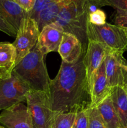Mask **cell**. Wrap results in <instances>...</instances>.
<instances>
[{
	"instance_id": "6da1fadb",
	"label": "cell",
	"mask_w": 127,
	"mask_h": 128,
	"mask_svg": "<svg viewBox=\"0 0 127 128\" xmlns=\"http://www.w3.org/2000/svg\"><path fill=\"white\" fill-rule=\"evenodd\" d=\"M82 55L77 62L62 61L57 76L50 80L51 108L55 112H77L90 108L91 95Z\"/></svg>"
},
{
	"instance_id": "7a4b0ae2",
	"label": "cell",
	"mask_w": 127,
	"mask_h": 128,
	"mask_svg": "<svg viewBox=\"0 0 127 128\" xmlns=\"http://www.w3.org/2000/svg\"><path fill=\"white\" fill-rule=\"evenodd\" d=\"M90 4L98 9L108 6L107 0H71L60 11L54 22L61 26L65 32L75 35L84 49L88 45L87 27Z\"/></svg>"
},
{
	"instance_id": "3957f363",
	"label": "cell",
	"mask_w": 127,
	"mask_h": 128,
	"mask_svg": "<svg viewBox=\"0 0 127 128\" xmlns=\"http://www.w3.org/2000/svg\"><path fill=\"white\" fill-rule=\"evenodd\" d=\"M44 59L45 55L36 44L32 51L15 66L12 72L31 90L49 93L51 79Z\"/></svg>"
},
{
	"instance_id": "277c9868",
	"label": "cell",
	"mask_w": 127,
	"mask_h": 128,
	"mask_svg": "<svg viewBox=\"0 0 127 128\" xmlns=\"http://www.w3.org/2000/svg\"><path fill=\"white\" fill-rule=\"evenodd\" d=\"M87 35L88 40L96 41L108 51L123 54L127 51V30L115 24L105 22L94 25L88 21Z\"/></svg>"
},
{
	"instance_id": "5b68a950",
	"label": "cell",
	"mask_w": 127,
	"mask_h": 128,
	"mask_svg": "<svg viewBox=\"0 0 127 128\" xmlns=\"http://www.w3.org/2000/svg\"><path fill=\"white\" fill-rule=\"evenodd\" d=\"M26 102L34 128H51L57 112L52 110L49 93L30 90L26 95Z\"/></svg>"
},
{
	"instance_id": "8992f818",
	"label": "cell",
	"mask_w": 127,
	"mask_h": 128,
	"mask_svg": "<svg viewBox=\"0 0 127 128\" xmlns=\"http://www.w3.org/2000/svg\"><path fill=\"white\" fill-rule=\"evenodd\" d=\"M39 34L38 24L34 20L27 17L22 20L12 43L16 51V66L34 48Z\"/></svg>"
},
{
	"instance_id": "52a82bcc",
	"label": "cell",
	"mask_w": 127,
	"mask_h": 128,
	"mask_svg": "<svg viewBox=\"0 0 127 128\" xmlns=\"http://www.w3.org/2000/svg\"><path fill=\"white\" fill-rule=\"evenodd\" d=\"M30 90L13 72L9 78L0 79V111L26 102V95Z\"/></svg>"
},
{
	"instance_id": "ba28073f",
	"label": "cell",
	"mask_w": 127,
	"mask_h": 128,
	"mask_svg": "<svg viewBox=\"0 0 127 128\" xmlns=\"http://www.w3.org/2000/svg\"><path fill=\"white\" fill-rule=\"evenodd\" d=\"M108 51L105 46L99 42L91 40L88 41V45L83 61L90 95L96 72L104 60Z\"/></svg>"
},
{
	"instance_id": "9c48e42d",
	"label": "cell",
	"mask_w": 127,
	"mask_h": 128,
	"mask_svg": "<svg viewBox=\"0 0 127 128\" xmlns=\"http://www.w3.org/2000/svg\"><path fill=\"white\" fill-rule=\"evenodd\" d=\"M125 61L122 53L107 51L105 58V72L110 88L115 86L125 87L127 85V73L123 67Z\"/></svg>"
},
{
	"instance_id": "30bf717a",
	"label": "cell",
	"mask_w": 127,
	"mask_h": 128,
	"mask_svg": "<svg viewBox=\"0 0 127 128\" xmlns=\"http://www.w3.org/2000/svg\"><path fill=\"white\" fill-rule=\"evenodd\" d=\"M0 124L5 128H34L27 106L22 102L3 110L0 114Z\"/></svg>"
},
{
	"instance_id": "8fae6325",
	"label": "cell",
	"mask_w": 127,
	"mask_h": 128,
	"mask_svg": "<svg viewBox=\"0 0 127 128\" xmlns=\"http://www.w3.org/2000/svg\"><path fill=\"white\" fill-rule=\"evenodd\" d=\"M64 31L54 22L45 26L40 31L37 44L46 56L51 52L58 51Z\"/></svg>"
},
{
	"instance_id": "7c38bea8",
	"label": "cell",
	"mask_w": 127,
	"mask_h": 128,
	"mask_svg": "<svg viewBox=\"0 0 127 128\" xmlns=\"http://www.w3.org/2000/svg\"><path fill=\"white\" fill-rule=\"evenodd\" d=\"M57 52L62 61L68 64H74L83 55V46L75 35L64 32Z\"/></svg>"
},
{
	"instance_id": "4fadbf2b",
	"label": "cell",
	"mask_w": 127,
	"mask_h": 128,
	"mask_svg": "<svg viewBox=\"0 0 127 128\" xmlns=\"http://www.w3.org/2000/svg\"><path fill=\"white\" fill-rule=\"evenodd\" d=\"M111 88L107 81L105 72V59L96 72L91 91L90 108L97 107L110 96Z\"/></svg>"
},
{
	"instance_id": "5bb4252c",
	"label": "cell",
	"mask_w": 127,
	"mask_h": 128,
	"mask_svg": "<svg viewBox=\"0 0 127 128\" xmlns=\"http://www.w3.org/2000/svg\"><path fill=\"white\" fill-rule=\"evenodd\" d=\"M0 14L17 32L22 20L29 17L28 12L14 0H0Z\"/></svg>"
},
{
	"instance_id": "9a60e30c",
	"label": "cell",
	"mask_w": 127,
	"mask_h": 128,
	"mask_svg": "<svg viewBox=\"0 0 127 128\" xmlns=\"http://www.w3.org/2000/svg\"><path fill=\"white\" fill-rule=\"evenodd\" d=\"M16 51L12 43L0 42V79L11 76L16 66Z\"/></svg>"
},
{
	"instance_id": "2e32d148",
	"label": "cell",
	"mask_w": 127,
	"mask_h": 128,
	"mask_svg": "<svg viewBox=\"0 0 127 128\" xmlns=\"http://www.w3.org/2000/svg\"><path fill=\"white\" fill-rule=\"evenodd\" d=\"M110 96L122 128H127V91L123 86L111 88Z\"/></svg>"
},
{
	"instance_id": "e0dca14e",
	"label": "cell",
	"mask_w": 127,
	"mask_h": 128,
	"mask_svg": "<svg viewBox=\"0 0 127 128\" xmlns=\"http://www.w3.org/2000/svg\"><path fill=\"white\" fill-rule=\"evenodd\" d=\"M71 0H52L46 5L37 16V22L40 31L46 25L55 21L62 9Z\"/></svg>"
},
{
	"instance_id": "ac0fdd59",
	"label": "cell",
	"mask_w": 127,
	"mask_h": 128,
	"mask_svg": "<svg viewBox=\"0 0 127 128\" xmlns=\"http://www.w3.org/2000/svg\"><path fill=\"white\" fill-rule=\"evenodd\" d=\"M97 108L100 116L108 128H122L120 119L112 104L110 96H108L99 104Z\"/></svg>"
},
{
	"instance_id": "d6986e66",
	"label": "cell",
	"mask_w": 127,
	"mask_h": 128,
	"mask_svg": "<svg viewBox=\"0 0 127 128\" xmlns=\"http://www.w3.org/2000/svg\"><path fill=\"white\" fill-rule=\"evenodd\" d=\"M75 115V112H57L51 128H72Z\"/></svg>"
},
{
	"instance_id": "ffe728a7",
	"label": "cell",
	"mask_w": 127,
	"mask_h": 128,
	"mask_svg": "<svg viewBox=\"0 0 127 128\" xmlns=\"http://www.w3.org/2000/svg\"><path fill=\"white\" fill-rule=\"evenodd\" d=\"M88 128H108L100 116L96 108H90L87 110Z\"/></svg>"
},
{
	"instance_id": "44dd1931",
	"label": "cell",
	"mask_w": 127,
	"mask_h": 128,
	"mask_svg": "<svg viewBox=\"0 0 127 128\" xmlns=\"http://www.w3.org/2000/svg\"><path fill=\"white\" fill-rule=\"evenodd\" d=\"M87 110H82L76 112L75 118L72 128H88V120Z\"/></svg>"
},
{
	"instance_id": "7402d4cb",
	"label": "cell",
	"mask_w": 127,
	"mask_h": 128,
	"mask_svg": "<svg viewBox=\"0 0 127 128\" xmlns=\"http://www.w3.org/2000/svg\"><path fill=\"white\" fill-rule=\"evenodd\" d=\"M88 21L94 25H102L106 22V14L103 10L98 9L88 14Z\"/></svg>"
},
{
	"instance_id": "603a6c76",
	"label": "cell",
	"mask_w": 127,
	"mask_h": 128,
	"mask_svg": "<svg viewBox=\"0 0 127 128\" xmlns=\"http://www.w3.org/2000/svg\"><path fill=\"white\" fill-rule=\"evenodd\" d=\"M52 0H36V4L31 12H28V16L31 18L33 19L36 21L37 19L39 14L40 13L42 9L46 6L47 4H48Z\"/></svg>"
},
{
	"instance_id": "cb8c5ba5",
	"label": "cell",
	"mask_w": 127,
	"mask_h": 128,
	"mask_svg": "<svg viewBox=\"0 0 127 128\" xmlns=\"http://www.w3.org/2000/svg\"><path fill=\"white\" fill-rule=\"evenodd\" d=\"M0 31L11 37H16L17 34V31L10 24H9L1 14H0Z\"/></svg>"
},
{
	"instance_id": "d4e9b609",
	"label": "cell",
	"mask_w": 127,
	"mask_h": 128,
	"mask_svg": "<svg viewBox=\"0 0 127 128\" xmlns=\"http://www.w3.org/2000/svg\"><path fill=\"white\" fill-rule=\"evenodd\" d=\"M114 22V24L127 30V12L117 11Z\"/></svg>"
},
{
	"instance_id": "484cf974",
	"label": "cell",
	"mask_w": 127,
	"mask_h": 128,
	"mask_svg": "<svg viewBox=\"0 0 127 128\" xmlns=\"http://www.w3.org/2000/svg\"><path fill=\"white\" fill-rule=\"evenodd\" d=\"M108 6H112L117 11L127 12V0H107Z\"/></svg>"
},
{
	"instance_id": "4316f807",
	"label": "cell",
	"mask_w": 127,
	"mask_h": 128,
	"mask_svg": "<svg viewBox=\"0 0 127 128\" xmlns=\"http://www.w3.org/2000/svg\"><path fill=\"white\" fill-rule=\"evenodd\" d=\"M36 0H16V2L26 12H31L34 8Z\"/></svg>"
},
{
	"instance_id": "83f0119b",
	"label": "cell",
	"mask_w": 127,
	"mask_h": 128,
	"mask_svg": "<svg viewBox=\"0 0 127 128\" xmlns=\"http://www.w3.org/2000/svg\"><path fill=\"white\" fill-rule=\"evenodd\" d=\"M123 67L127 73V61H124V62H123Z\"/></svg>"
},
{
	"instance_id": "f1b7e54d",
	"label": "cell",
	"mask_w": 127,
	"mask_h": 128,
	"mask_svg": "<svg viewBox=\"0 0 127 128\" xmlns=\"http://www.w3.org/2000/svg\"><path fill=\"white\" fill-rule=\"evenodd\" d=\"M0 128H4V127H3V126H1V125L0 124Z\"/></svg>"
},
{
	"instance_id": "f546056e",
	"label": "cell",
	"mask_w": 127,
	"mask_h": 128,
	"mask_svg": "<svg viewBox=\"0 0 127 128\" xmlns=\"http://www.w3.org/2000/svg\"><path fill=\"white\" fill-rule=\"evenodd\" d=\"M125 88H126V90H127V86H126L125 87Z\"/></svg>"
},
{
	"instance_id": "4dcf8cb0",
	"label": "cell",
	"mask_w": 127,
	"mask_h": 128,
	"mask_svg": "<svg viewBox=\"0 0 127 128\" xmlns=\"http://www.w3.org/2000/svg\"><path fill=\"white\" fill-rule=\"evenodd\" d=\"M14 1H16V0H14Z\"/></svg>"
}]
</instances>
